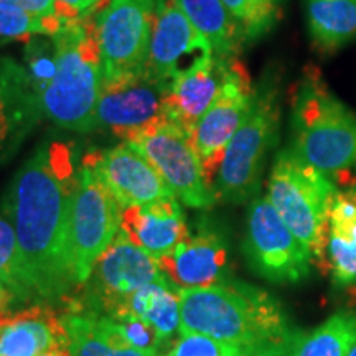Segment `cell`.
Wrapping results in <instances>:
<instances>
[{"label":"cell","mask_w":356,"mask_h":356,"mask_svg":"<svg viewBox=\"0 0 356 356\" xmlns=\"http://www.w3.org/2000/svg\"><path fill=\"white\" fill-rule=\"evenodd\" d=\"M291 149L327 175L356 168V114L317 71L305 73L293 92Z\"/></svg>","instance_id":"4"},{"label":"cell","mask_w":356,"mask_h":356,"mask_svg":"<svg viewBox=\"0 0 356 356\" xmlns=\"http://www.w3.org/2000/svg\"><path fill=\"white\" fill-rule=\"evenodd\" d=\"M78 172L73 145L43 142L17 170L2 198L3 216L15 231L22 262L44 304L68 302L78 292L70 249Z\"/></svg>","instance_id":"1"},{"label":"cell","mask_w":356,"mask_h":356,"mask_svg":"<svg viewBox=\"0 0 356 356\" xmlns=\"http://www.w3.org/2000/svg\"><path fill=\"white\" fill-rule=\"evenodd\" d=\"M307 25L315 47L335 51L356 38V0H305Z\"/></svg>","instance_id":"23"},{"label":"cell","mask_w":356,"mask_h":356,"mask_svg":"<svg viewBox=\"0 0 356 356\" xmlns=\"http://www.w3.org/2000/svg\"><path fill=\"white\" fill-rule=\"evenodd\" d=\"M101 8L66 22L51 37L56 71L40 96V109L44 118L68 131H96V108L104 86V63L96 26Z\"/></svg>","instance_id":"3"},{"label":"cell","mask_w":356,"mask_h":356,"mask_svg":"<svg viewBox=\"0 0 356 356\" xmlns=\"http://www.w3.org/2000/svg\"><path fill=\"white\" fill-rule=\"evenodd\" d=\"M38 97L24 65L0 58V149L26 131L40 118Z\"/></svg>","instance_id":"20"},{"label":"cell","mask_w":356,"mask_h":356,"mask_svg":"<svg viewBox=\"0 0 356 356\" xmlns=\"http://www.w3.org/2000/svg\"><path fill=\"white\" fill-rule=\"evenodd\" d=\"M20 302L22 299L17 296L15 291H12V289L6 286V284L0 282V314L12 312L13 307L20 304Z\"/></svg>","instance_id":"34"},{"label":"cell","mask_w":356,"mask_h":356,"mask_svg":"<svg viewBox=\"0 0 356 356\" xmlns=\"http://www.w3.org/2000/svg\"><path fill=\"white\" fill-rule=\"evenodd\" d=\"M0 2H7L12 3V6L22 7L24 10L32 12L38 17H44V19H55V17H58L55 0H0Z\"/></svg>","instance_id":"33"},{"label":"cell","mask_w":356,"mask_h":356,"mask_svg":"<svg viewBox=\"0 0 356 356\" xmlns=\"http://www.w3.org/2000/svg\"><path fill=\"white\" fill-rule=\"evenodd\" d=\"M254 95L256 89L252 88L248 70L238 58H233L220 95L190 136L211 186L215 184L228 144L251 111Z\"/></svg>","instance_id":"13"},{"label":"cell","mask_w":356,"mask_h":356,"mask_svg":"<svg viewBox=\"0 0 356 356\" xmlns=\"http://www.w3.org/2000/svg\"><path fill=\"white\" fill-rule=\"evenodd\" d=\"M124 142L149 160L173 195L186 207L208 210L216 203L215 188L207 180L188 134L167 115Z\"/></svg>","instance_id":"7"},{"label":"cell","mask_w":356,"mask_h":356,"mask_svg":"<svg viewBox=\"0 0 356 356\" xmlns=\"http://www.w3.org/2000/svg\"><path fill=\"white\" fill-rule=\"evenodd\" d=\"M346 356H356V338H355V341H353V343H351V346L348 348V353H346Z\"/></svg>","instance_id":"37"},{"label":"cell","mask_w":356,"mask_h":356,"mask_svg":"<svg viewBox=\"0 0 356 356\" xmlns=\"http://www.w3.org/2000/svg\"><path fill=\"white\" fill-rule=\"evenodd\" d=\"M337 193L327 173L312 167L292 149L275 155L267 181V200L314 261L325 262L328 221Z\"/></svg>","instance_id":"5"},{"label":"cell","mask_w":356,"mask_h":356,"mask_svg":"<svg viewBox=\"0 0 356 356\" xmlns=\"http://www.w3.org/2000/svg\"><path fill=\"white\" fill-rule=\"evenodd\" d=\"M200 333L246 356H286L299 335L286 309L264 289L226 277L180 289V335Z\"/></svg>","instance_id":"2"},{"label":"cell","mask_w":356,"mask_h":356,"mask_svg":"<svg viewBox=\"0 0 356 356\" xmlns=\"http://www.w3.org/2000/svg\"><path fill=\"white\" fill-rule=\"evenodd\" d=\"M163 356H246L234 346L218 341L215 338L190 333L180 340Z\"/></svg>","instance_id":"31"},{"label":"cell","mask_w":356,"mask_h":356,"mask_svg":"<svg viewBox=\"0 0 356 356\" xmlns=\"http://www.w3.org/2000/svg\"><path fill=\"white\" fill-rule=\"evenodd\" d=\"M24 68L29 74L30 83H32L35 95L38 97L47 89L55 76L56 63H55V43L51 37L43 38H30L25 47Z\"/></svg>","instance_id":"29"},{"label":"cell","mask_w":356,"mask_h":356,"mask_svg":"<svg viewBox=\"0 0 356 356\" xmlns=\"http://www.w3.org/2000/svg\"><path fill=\"white\" fill-rule=\"evenodd\" d=\"M244 256L257 275L273 284H297L310 274L314 262L300 239L289 229L267 197L249 204Z\"/></svg>","instance_id":"10"},{"label":"cell","mask_w":356,"mask_h":356,"mask_svg":"<svg viewBox=\"0 0 356 356\" xmlns=\"http://www.w3.org/2000/svg\"><path fill=\"white\" fill-rule=\"evenodd\" d=\"M111 0H55L56 13L63 22L76 20L84 13L104 7Z\"/></svg>","instance_id":"32"},{"label":"cell","mask_w":356,"mask_h":356,"mask_svg":"<svg viewBox=\"0 0 356 356\" xmlns=\"http://www.w3.org/2000/svg\"><path fill=\"white\" fill-rule=\"evenodd\" d=\"M191 24L211 44L216 56L236 58L246 38L222 0H177Z\"/></svg>","instance_id":"24"},{"label":"cell","mask_w":356,"mask_h":356,"mask_svg":"<svg viewBox=\"0 0 356 356\" xmlns=\"http://www.w3.org/2000/svg\"><path fill=\"white\" fill-rule=\"evenodd\" d=\"M168 86L147 68L106 79L96 108V131L104 129L127 140L160 121L165 118Z\"/></svg>","instance_id":"12"},{"label":"cell","mask_w":356,"mask_h":356,"mask_svg":"<svg viewBox=\"0 0 356 356\" xmlns=\"http://www.w3.org/2000/svg\"><path fill=\"white\" fill-rule=\"evenodd\" d=\"M104 317H108L114 330L126 340L127 345L134 346V348L159 351L165 345L152 325L144 322L142 318L134 317L131 314L104 315Z\"/></svg>","instance_id":"30"},{"label":"cell","mask_w":356,"mask_h":356,"mask_svg":"<svg viewBox=\"0 0 356 356\" xmlns=\"http://www.w3.org/2000/svg\"><path fill=\"white\" fill-rule=\"evenodd\" d=\"M160 275L157 259L136 246L119 229L109 248L92 266L86 282L66 304L68 309L108 315L129 296Z\"/></svg>","instance_id":"9"},{"label":"cell","mask_w":356,"mask_h":356,"mask_svg":"<svg viewBox=\"0 0 356 356\" xmlns=\"http://www.w3.org/2000/svg\"><path fill=\"white\" fill-rule=\"evenodd\" d=\"M51 348H70L61 314L44 302L8 314L0 335V356H38Z\"/></svg>","instance_id":"19"},{"label":"cell","mask_w":356,"mask_h":356,"mask_svg":"<svg viewBox=\"0 0 356 356\" xmlns=\"http://www.w3.org/2000/svg\"><path fill=\"white\" fill-rule=\"evenodd\" d=\"M233 58L208 55L170 81L165 115L188 134L193 132L203 114L210 109L226 81Z\"/></svg>","instance_id":"17"},{"label":"cell","mask_w":356,"mask_h":356,"mask_svg":"<svg viewBox=\"0 0 356 356\" xmlns=\"http://www.w3.org/2000/svg\"><path fill=\"white\" fill-rule=\"evenodd\" d=\"M38 356H71V351L70 348H51L43 351V353H40Z\"/></svg>","instance_id":"35"},{"label":"cell","mask_w":356,"mask_h":356,"mask_svg":"<svg viewBox=\"0 0 356 356\" xmlns=\"http://www.w3.org/2000/svg\"><path fill=\"white\" fill-rule=\"evenodd\" d=\"M280 104L273 83L256 89L251 111L228 144L216 173V198L226 203H246L259 195L267 155L279 137Z\"/></svg>","instance_id":"6"},{"label":"cell","mask_w":356,"mask_h":356,"mask_svg":"<svg viewBox=\"0 0 356 356\" xmlns=\"http://www.w3.org/2000/svg\"><path fill=\"white\" fill-rule=\"evenodd\" d=\"M325 261L338 286L356 284V186L337 193L328 221Z\"/></svg>","instance_id":"21"},{"label":"cell","mask_w":356,"mask_h":356,"mask_svg":"<svg viewBox=\"0 0 356 356\" xmlns=\"http://www.w3.org/2000/svg\"><path fill=\"white\" fill-rule=\"evenodd\" d=\"M0 282L15 291L22 302L26 304L40 302L22 262L15 231L2 215H0Z\"/></svg>","instance_id":"26"},{"label":"cell","mask_w":356,"mask_h":356,"mask_svg":"<svg viewBox=\"0 0 356 356\" xmlns=\"http://www.w3.org/2000/svg\"><path fill=\"white\" fill-rule=\"evenodd\" d=\"M241 32L249 40L264 37L277 24L282 0H222Z\"/></svg>","instance_id":"28"},{"label":"cell","mask_w":356,"mask_h":356,"mask_svg":"<svg viewBox=\"0 0 356 356\" xmlns=\"http://www.w3.org/2000/svg\"><path fill=\"white\" fill-rule=\"evenodd\" d=\"M356 338V317L332 315L312 332H299L286 356H346Z\"/></svg>","instance_id":"25"},{"label":"cell","mask_w":356,"mask_h":356,"mask_svg":"<svg viewBox=\"0 0 356 356\" xmlns=\"http://www.w3.org/2000/svg\"><path fill=\"white\" fill-rule=\"evenodd\" d=\"M155 0H111L97 12L104 81L145 68Z\"/></svg>","instance_id":"11"},{"label":"cell","mask_w":356,"mask_h":356,"mask_svg":"<svg viewBox=\"0 0 356 356\" xmlns=\"http://www.w3.org/2000/svg\"><path fill=\"white\" fill-rule=\"evenodd\" d=\"M65 24L58 17L44 19L22 7L0 2V44L33 37H55Z\"/></svg>","instance_id":"27"},{"label":"cell","mask_w":356,"mask_h":356,"mask_svg":"<svg viewBox=\"0 0 356 356\" xmlns=\"http://www.w3.org/2000/svg\"><path fill=\"white\" fill-rule=\"evenodd\" d=\"M81 162L95 170L122 210L175 197L149 160L127 142L89 152Z\"/></svg>","instance_id":"15"},{"label":"cell","mask_w":356,"mask_h":356,"mask_svg":"<svg viewBox=\"0 0 356 356\" xmlns=\"http://www.w3.org/2000/svg\"><path fill=\"white\" fill-rule=\"evenodd\" d=\"M121 231L155 259L170 254L190 236L184 208L177 197L124 208Z\"/></svg>","instance_id":"18"},{"label":"cell","mask_w":356,"mask_h":356,"mask_svg":"<svg viewBox=\"0 0 356 356\" xmlns=\"http://www.w3.org/2000/svg\"><path fill=\"white\" fill-rule=\"evenodd\" d=\"M210 42L191 24L177 0H155L152 35L145 68L170 83L202 58L213 55Z\"/></svg>","instance_id":"14"},{"label":"cell","mask_w":356,"mask_h":356,"mask_svg":"<svg viewBox=\"0 0 356 356\" xmlns=\"http://www.w3.org/2000/svg\"><path fill=\"white\" fill-rule=\"evenodd\" d=\"M118 314H131L152 325L163 343H167L173 333L180 332V289L162 274L129 296L108 315Z\"/></svg>","instance_id":"22"},{"label":"cell","mask_w":356,"mask_h":356,"mask_svg":"<svg viewBox=\"0 0 356 356\" xmlns=\"http://www.w3.org/2000/svg\"><path fill=\"white\" fill-rule=\"evenodd\" d=\"M8 314H10V312H6V314H0V335H2L3 327H6V323H7V320H8Z\"/></svg>","instance_id":"36"},{"label":"cell","mask_w":356,"mask_h":356,"mask_svg":"<svg viewBox=\"0 0 356 356\" xmlns=\"http://www.w3.org/2000/svg\"><path fill=\"white\" fill-rule=\"evenodd\" d=\"M122 208L91 167L81 162L71 203V267L79 287L121 229Z\"/></svg>","instance_id":"8"},{"label":"cell","mask_w":356,"mask_h":356,"mask_svg":"<svg viewBox=\"0 0 356 356\" xmlns=\"http://www.w3.org/2000/svg\"><path fill=\"white\" fill-rule=\"evenodd\" d=\"M157 264L178 289L213 286L228 277V243L218 226L203 220L175 251L159 257Z\"/></svg>","instance_id":"16"}]
</instances>
